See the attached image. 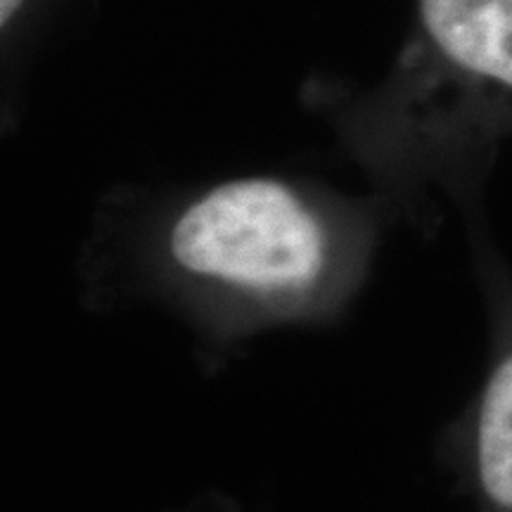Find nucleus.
I'll list each match as a JSON object with an SVG mask.
<instances>
[{
  "mask_svg": "<svg viewBox=\"0 0 512 512\" xmlns=\"http://www.w3.org/2000/svg\"><path fill=\"white\" fill-rule=\"evenodd\" d=\"M373 230L339 221L273 178L221 183L133 247L143 290L214 342L325 323L366 283Z\"/></svg>",
  "mask_w": 512,
  "mask_h": 512,
  "instance_id": "obj_1",
  "label": "nucleus"
},
{
  "mask_svg": "<svg viewBox=\"0 0 512 512\" xmlns=\"http://www.w3.org/2000/svg\"><path fill=\"white\" fill-rule=\"evenodd\" d=\"M422 22L463 72L512 93V0H422Z\"/></svg>",
  "mask_w": 512,
  "mask_h": 512,
  "instance_id": "obj_2",
  "label": "nucleus"
},
{
  "mask_svg": "<svg viewBox=\"0 0 512 512\" xmlns=\"http://www.w3.org/2000/svg\"><path fill=\"white\" fill-rule=\"evenodd\" d=\"M19 5H22V0H0V22L8 24L10 17L17 12Z\"/></svg>",
  "mask_w": 512,
  "mask_h": 512,
  "instance_id": "obj_3",
  "label": "nucleus"
}]
</instances>
